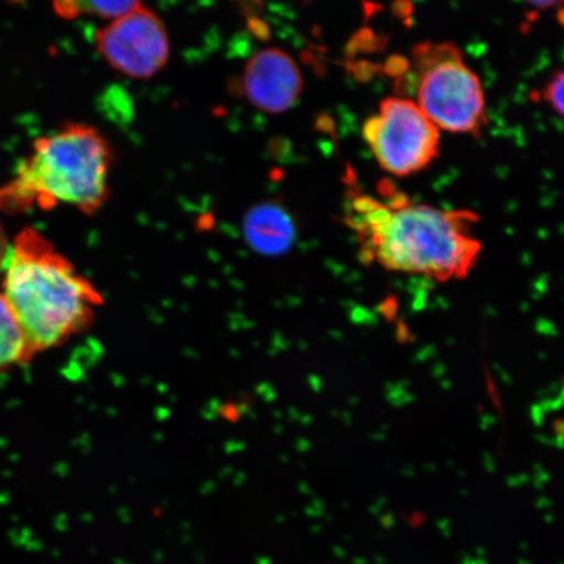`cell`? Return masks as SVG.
Masks as SVG:
<instances>
[{
    "instance_id": "6da1fadb",
    "label": "cell",
    "mask_w": 564,
    "mask_h": 564,
    "mask_svg": "<svg viewBox=\"0 0 564 564\" xmlns=\"http://www.w3.org/2000/svg\"><path fill=\"white\" fill-rule=\"evenodd\" d=\"M477 221L467 210L412 206L405 200L390 207L361 193L352 195L347 215L366 262L441 282L464 279L477 263L481 243L470 235Z\"/></svg>"
},
{
    "instance_id": "7a4b0ae2",
    "label": "cell",
    "mask_w": 564,
    "mask_h": 564,
    "mask_svg": "<svg viewBox=\"0 0 564 564\" xmlns=\"http://www.w3.org/2000/svg\"><path fill=\"white\" fill-rule=\"evenodd\" d=\"M3 276L2 293L34 355L82 333L104 303L95 285L34 229L12 242Z\"/></svg>"
},
{
    "instance_id": "3957f363",
    "label": "cell",
    "mask_w": 564,
    "mask_h": 564,
    "mask_svg": "<svg viewBox=\"0 0 564 564\" xmlns=\"http://www.w3.org/2000/svg\"><path fill=\"white\" fill-rule=\"evenodd\" d=\"M110 164L108 141L94 127H63L35 141L13 178L0 187V212L13 215L65 203L94 215L109 196Z\"/></svg>"
},
{
    "instance_id": "277c9868",
    "label": "cell",
    "mask_w": 564,
    "mask_h": 564,
    "mask_svg": "<svg viewBox=\"0 0 564 564\" xmlns=\"http://www.w3.org/2000/svg\"><path fill=\"white\" fill-rule=\"evenodd\" d=\"M417 105L440 130L481 133L488 116L481 80L454 44H425L414 53Z\"/></svg>"
},
{
    "instance_id": "5b68a950",
    "label": "cell",
    "mask_w": 564,
    "mask_h": 564,
    "mask_svg": "<svg viewBox=\"0 0 564 564\" xmlns=\"http://www.w3.org/2000/svg\"><path fill=\"white\" fill-rule=\"evenodd\" d=\"M364 137L383 171L408 176L438 158L441 130L409 98L391 97L364 126Z\"/></svg>"
},
{
    "instance_id": "8992f818",
    "label": "cell",
    "mask_w": 564,
    "mask_h": 564,
    "mask_svg": "<svg viewBox=\"0 0 564 564\" xmlns=\"http://www.w3.org/2000/svg\"><path fill=\"white\" fill-rule=\"evenodd\" d=\"M96 44L112 68L135 79H148L160 73L171 53L164 23L143 4L101 28Z\"/></svg>"
},
{
    "instance_id": "52a82bcc",
    "label": "cell",
    "mask_w": 564,
    "mask_h": 564,
    "mask_svg": "<svg viewBox=\"0 0 564 564\" xmlns=\"http://www.w3.org/2000/svg\"><path fill=\"white\" fill-rule=\"evenodd\" d=\"M242 83L247 100L270 115L291 109L303 87L297 63L276 47L252 56L245 67Z\"/></svg>"
},
{
    "instance_id": "ba28073f",
    "label": "cell",
    "mask_w": 564,
    "mask_h": 564,
    "mask_svg": "<svg viewBox=\"0 0 564 564\" xmlns=\"http://www.w3.org/2000/svg\"><path fill=\"white\" fill-rule=\"evenodd\" d=\"M246 242L264 256H281L292 249L297 229L291 214L278 202H263L243 218Z\"/></svg>"
},
{
    "instance_id": "9c48e42d",
    "label": "cell",
    "mask_w": 564,
    "mask_h": 564,
    "mask_svg": "<svg viewBox=\"0 0 564 564\" xmlns=\"http://www.w3.org/2000/svg\"><path fill=\"white\" fill-rule=\"evenodd\" d=\"M33 355L15 313L0 292V372L30 361Z\"/></svg>"
},
{
    "instance_id": "30bf717a",
    "label": "cell",
    "mask_w": 564,
    "mask_h": 564,
    "mask_svg": "<svg viewBox=\"0 0 564 564\" xmlns=\"http://www.w3.org/2000/svg\"><path fill=\"white\" fill-rule=\"evenodd\" d=\"M141 6L140 2H56L54 10L63 19L96 17L115 21L129 15Z\"/></svg>"
},
{
    "instance_id": "8fae6325",
    "label": "cell",
    "mask_w": 564,
    "mask_h": 564,
    "mask_svg": "<svg viewBox=\"0 0 564 564\" xmlns=\"http://www.w3.org/2000/svg\"><path fill=\"white\" fill-rule=\"evenodd\" d=\"M544 98L558 115L564 117V69L549 80L544 89Z\"/></svg>"
},
{
    "instance_id": "7c38bea8",
    "label": "cell",
    "mask_w": 564,
    "mask_h": 564,
    "mask_svg": "<svg viewBox=\"0 0 564 564\" xmlns=\"http://www.w3.org/2000/svg\"><path fill=\"white\" fill-rule=\"evenodd\" d=\"M11 247L12 243H10L4 228L2 227V224H0V274L4 273L7 263H9Z\"/></svg>"
}]
</instances>
